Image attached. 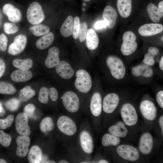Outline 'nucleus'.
Instances as JSON below:
<instances>
[{"instance_id":"nucleus-22","label":"nucleus","mask_w":163,"mask_h":163,"mask_svg":"<svg viewBox=\"0 0 163 163\" xmlns=\"http://www.w3.org/2000/svg\"><path fill=\"white\" fill-rule=\"evenodd\" d=\"M59 49L56 47H52L49 50L48 55L45 62L46 67L49 68H53L59 63Z\"/></svg>"},{"instance_id":"nucleus-13","label":"nucleus","mask_w":163,"mask_h":163,"mask_svg":"<svg viewBox=\"0 0 163 163\" xmlns=\"http://www.w3.org/2000/svg\"><path fill=\"white\" fill-rule=\"evenodd\" d=\"M119 102V97L116 93H111L107 94L103 100V111L107 113H112L116 109Z\"/></svg>"},{"instance_id":"nucleus-36","label":"nucleus","mask_w":163,"mask_h":163,"mask_svg":"<svg viewBox=\"0 0 163 163\" xmlns=\"http://www.w3.org/2000/svg\"><path fill=\"white\" fill-rule=\"evenodd\" d=\"M54 127V124L53 120L51 118L49 117H46L43 118L40 124V129L43 133L52 131Z\"/></svg>"},{"instance_id":"nucleus-57","label":"nucleus","mask_w":163,"mask_h":163,"mask_svg":"<svg viewBox=\"0 0 163 163\" xmlns=\"http://www.w3.org/2000/svg\"><path fill=\"white\" fill-rule=\"evenodd\" d=\"M59 163H69V162L65 160H61L59 161Z\"/></svg>"},{"instance_id":"nucleus-48","label":"nucleus","mask_w":163,"mask_h":163,"mask_svg":"<svg viewBox=\"0 0 163 163\" xmlns=\"http://www.w3.org/2000/svg\"><path fill=\"white\" fill-rule=\"evenodd\" d=\"M156 101L160 107L163 108V91H159L156 96Z\"/></svg>"},{"instance_id":"nucleus-5","label":"nucleus","mask_w":163,"mask_h":163,"mask_svg":"<svg viewBox=\"0 0 163 163\" xmlns=\"http://www.w3.org/2000/svg\"><path fill=\"white\" fill-rule=\"evenodd\" d=\"M76 79L75 85L79 92L87 93L91 89L92 85V81L89 74L83 69H80L76 73Z\"/></svg>"},{"instance_id":"nucleus-29","label":"nucleus","mask_w":163,"mask_h":163,"mask_svg":"<svg viewBox=\"0 0 163 163\" xmlns=\"http://www.w3.org/2000/svg\"><path fill=\"white\" fill-rule=\"evenodd\" d=\"M74 20L72 16H69L62 24L60 28V32L64 37H68L72 34Z\"/></svg>"},{"instance_id":"nucleus-37","label":"nucleus","mask_w":163,"mask_h":163,"mask_svg":"<svg viewBox=\"0 0 163 163\" xmlns=\"http://www.w3.org/2000/svg\"><path fill=\"white\" fill-rule=\"evenodd\" d=\"M16 91L15 88L11 84L7 82L0 81V94H13Z\"/></svg>"},{"instance_id":"nucleus-61","label":"nucleus","mask_w":163,"mask_h":163,"mask_svg":"<svg viewBox=\"0 0 163 163\" xmlns=\"http://www.w3.org/2000/svg\"><path fill=\"white\" fill-rule=\"evenodd\" d=\"M81 163H88V162L86 161H83V162H81Z\"/></svg>"},{"instance_id":"nucleus-12","label":"nucleus","mask_w":163,"mask_h":163,"mask_svg":"<svg viewBox=\"0 0 163 163\" xmlns=\"http://www.w3.org/2000/svg\"><path fill=\"white\" fill-rule=\"evenodd\" d=\"M15 128L20 135L29 136L30 134L28 117L24 113H19L17 115L15 119Z\"/></svg>"},{"instance_id":"nucleus-49","label":"nucleus","mask_w":163,"mask_h":163,"mask_svg":"<svg viewBox=\"0 0 163 163\" xmlns=\"http://www.w3.org/2000/svg\"><path fill=\"white\" fill-rule=\"evenodd\" d=\"M107 26L106 22L104 20L97 21L95 24L94 27L96 29H101L105 28Z\"/></svg>"},{"instance_id":"nucleus-6","label":"nucleus","mask_w":163,"mask_h":163,"mask_svg":"<svg viewBox=\"0 0 163 163\" xmlns=\"http://www.w3.org/2000/svg\"><path fill=\"white\" fill-rule=\"evenodd\" d=\"M117 153L122 159L125 160L135 161L140 158L139 150L133 146L128 144H121L116 149Z\"/></svg>"},{"instance_id":"nucleus-47","label":"nucleus","mask_w":163,"mask_h":163,"mask_svg":"<svg viewBox=\"0 0 163 163\" xmlns=\"http://www.w3.org/2000/svg\"><path fill=\"white\" fill-rule=\"evenodd\" d=\"M48 89L49 95L51 100L53 101H56L58 98V93L56 89L52 87Z\"/></svg>"},{"instance_id":"nucleus-41","label":"nucleus","mask_w":163,"mask_h":163,"mask_svg":"<svg viewBox=\"0 0 163 163\" xmlns=\"http://www.w3.org/2000/svg\"><path fill=\"white\" fill-rule=\"evenodd\" d=\"M3 29L7 34H12L17 32L18 27L14 23L5 22L3 24Z\"/></svg>"},{"instance_id":"nucleus-16","label":"nucleus","mask_w":163,"mask_h":163,"mask_svg":"<svg viewBox=\"0 0 163 163\" xmlns=\"http://www.w3.org/2000/svg\"><path fill=\"white\" fill-rule=\"evenodd\" d=\"M30 142V139L28 136L21 135L17 137L16 142L17 147L16 154L18 156L24 157L26 155Z\"/></svg>"},{"instance_id":"nucleus-39","label":"nucleus","mask_w":163,"mask_h":163,"mask_svg":"<svg viewBox=\"0 0 163 163\" xmlns=\"http://www.w3.org/2000/svg\"><path fill=\"white\" fill-rule=\"evenodd\" d=\"M49 89L46 87L41 88L39 91L38 100L41 103L46 104L49 100Z\"/></svg>"},{"instance_id":"nucleus-25","label":"nucleus","mask_w":163,"mask_h":163,"mask_svg":"<svg viewBox=\"0 0 163 163\" xmlns=\"http://www.w3.org/2000/svg\"><path fill=\"white\" fill-rule=\"evenodd\" d=\"M32 72L28 70H23L20 69L13 72L11 75L12 80L15 82H24L29 80L32 78Z\"/></svg>"},{"instance_id":"nucleus-10","label":"nucleus","mask_w":163,"mask_h":163,"mask_svg":"<svg viewBox=\"0 0 163 163\" xmlns=\"http://www.w3.org/2000/svg\"><path fill=\"white\" fill-rule=\"evenodd\" d=\"M154 141L152 135L147 132L143 133L139 141V151L143 155H148L151 153L153 148Z\"/></svg>"},{"instance_id":"nucleus-43","label":"nucleus","mask_w":163,"mask_h":163,"mask_svg":"<svg viewBox=\"0 0 163 163\" xmlns=\"http://www.w3.org/2000/svg\"><path fill=\"white\" fill-rule=\"evenodd\" d=\"M88 30L87 25L85 22L80 23L78 36L80 42H83L85 40Z\"/></svg>"},{"instance_id":"nucleus-2","label":"nucleus","mask_w":163,"mask_h":163,"mask_svg":"<svg viewBox=\"0 0 163 163\" xmlns=\"http://www.w3.org/2000/svg\"><path fill=\"white\" fill-rule=\"evenodd\" d=\"M27 17L30 24L35 25L40 24L45 19V14L41 4L37 1L32 2L27 11Z\"/></svg>"},{"instance_id":"nucleus-52","label":"nucleus","mask_w":163,"mask_h":163,"mask_svg":"<svg viewBox=\"0 0 163 163\" xmlns=\"http://www.w3.org/2000/svg\"><path fill=\"white\" fill-rule=\"evenodd\" d=\"M5 113V109L2 107V103L0 102V117L3 116Z\"/></svg>"},{"instance_id":"nucleus-33","label":"nucleus","mask_w":163,"mask_h":163,"mask_svg":"<svg viewBox=\"0 0 163 163\" xmlns=\"http://www.w3.org/2000/svg\"><path fill=\"white\" fill-rule=\"evenodd\" d=\"M13 65L15 67L23 70H28L32 67L33 62L30 58L25 59H16L12 62Z\"/></svg>"},{"instance_id":"nucleus-53","label":"nucleus","mask_w":163,"mask_h":163,"mask_svg":"<svg viewBox=\"0 0 163 163\" xmlns=\"http://www.w3.org/2000/svg\"><path fill=\"white\" fill-rule=\"evenodd\" d=\"M160 68L162 71L163 70V56H162L159 62V64Z\"/></svg>"},{"instance_id":"nucleus-59","label":"nucleus","mask_w":163,"mask_h":163,"mask_svg":"<svg viewBox=\"0 0 163 163\" xmlns=\"http://www.w3.org/2000/svg\"><path fill=\"white\" fill-rule=\"evenodd\" d=\"M46 163H55L56 162L53 160H48L46 161Z\"/></svg>"},{"instance_id":"nucleus-35","label":"nucleus","mask_w":163,"mask_h":163,"mask_svg":"<svg viewBox=\"0 0 163 163\" xmlns=\"http://www.w3.org/2000/svg\"><path fill=\"white\" fill-rule=\"evenodd\" d=\"M29 30L34 36L39 37L49 33L50 28L47 25L38 24L30 27Z\"/></svg>"},{"instance_id":"nucleus-31","label":"nucleus","mask_w":163,"mask_h":163,"mask_svg":"<svg viewBox=\"0 0 163 163\" xmlns=\"http://www.w3.org/2000/svg\"><path fill=\"white\" fill-rule=\"evenodd\" d=\"M159 53V49L157 48L154 46L149 47L148 53L144 55L143 62L150 66L154 65L155 64L154 57L158 55Z\"/></svg>"},{"instance_id":"nucleus-40","label":"nucleus","mask_w":163,"mask_h":163,"mask_svg":"<svg viewBox=\"0 0 163 163\" xmlns=\"http://www.w3.org/2000/svg\"><path fill=\"white\" fill-rule=\"evenodd\" d=\"M11 137L8 134L0 130V144L5 147H8L10 145Z\"/></svg>"},{"instance_id":"nucleus-4","label":"nucleus","mask_w":163,"mask_h":163,"mask_svg":"<svg viewBox=\"0 0 163 163\" xmlns=\"http://www.w3.org/2000/svg\"><path fill=\"white\" fill-rule=\"evenodd\" d=\"M122 40L120 51L123 55L129 56L136 51L138 44L136 37L133 32L130 31L125 32L123 35Z\"/></svg>"},{"instance_id":"nucleus-17","label":"nucleus","mask_w":163,"mask_h":163,"mask_svg":"<svg viewBox=\"0 0 163 163\" xmlns=\"http://www.w3.org/2000/svg\"><path fill=\"white\" fill-rule=\"evenodd\" d=\"M81 146L83 151L86 153L91 154L94 150V143L92 137L87 131H82L80 135Z\"/></svg>"},{"instance_id":"nucleus-7","label":"nucleus","mask_w":163,"mask_h":163,"mask_svg":"<svg viewBox=\"0 0 163 163\" xmlns=\"http://www.w3.org/2000/svg\"><path fill=\"white\" fill-rule=\"evenodd\" d=\"M57 125L59 130L67 136H72L77 131V126L75 122L66 116H62L59 117L57 121Z\"/></svg>"},{"instance_id":"nucleus-15","label":"nucleus","mask_w":163,"mask_h":163,"mask_svg":"<svg viewBox=\"0 0 163 163\" xmlns=\"http://www.w3.org/2000/svg\"><path fill=\"white\" fill-rule=\"evenodd\" d=\"M163 30V25L157 23L147 24L142 25L138 29L142 36L149 37L161 33Z\"/></svg>"},{"instance_id":"nucleus-24","label":"nucleus","mask_w":163,"mask_h":163,"mask_svg":"<svg viewBox=\"0 0 163 163\" xmlns=\"http://www.w3.org/2000/svg\"><path fill=\"white\" fill-rule=\"evenodd\" d=\"M117 6L120 15L123 18H127L132 12V0H117Z\"/></svg>"},{"instance_id":"nucleus-32","label":"nucleus","mask_w":163,"mask_h":163,"mask_svg":"<svg viewBox=\"0 0 163 163\" xmlns=\"http://www.w3.org/2000/svg\"><path fill=\"white\" fill-rule=\"evenodd\" d=\"M120 138L110 133H107L104 134L101 139L102 144L104 147L118 145L120 144Z\"/></svg>"},{"instance_id":"nucleus-14","label":"nucleus","mask_w":163,"mask_h":163,"mask_svg":"<svg viewBox=\"0 0 163 163\" xmlns=\"http://www.w3.org/2000/svg\"><path fill=\"white\" fill-rule=\"evenodd\" d=\"M2 11L11 22L17 23L20 22L22 18V14L19 9L13 4L7 3L2 7Z\"/></svg>"},{"instance_id":"nucleus-3","label":"nucleus","mask_w":163,"mask_h":163,"mask_svg":"<svg viewBox=\"0 0 163 163\" xmlns=\"http://www.w3.org/2000/svg\"><path fill=\"white\" fill-rule=\"evenodd\" d=\"M120 114L122 121L126 126H133L137 123L138 114L135 108L131 104H124L121 107Z\"/></svg>"},{"instance_id":"nucleus-46","label":"nucleus","mask_w":163,"mask_h":163,"mask_svg":"<svg viewBox=\"0 0 163 163\" xmlns=\"http://www.w3.org/2000/svg\"><path fill=\"white\" fill-rule=\"evenodd\" d=\"M8 40L6 36L4 33L0 34V50L4 52L7 48Z\"/></svg>"},{"instance_id":"nucleus-20","label":"nucleus","mask_w":163,"mask_h":163,"mask_svg":"<svg viewBox=\"0 0 163 163\" xmlns=\"http://www.w3.org/2000/svg\"><path fill=\"white\" fill-rule=\"evenodd\" d=\"M108 131L109 133L119 138L126 137L128 133L126 125L122 121H119L111 126Z\"/></svg>"},{"instance_id":"nucleus-19","label":"nucleus","mask_w":163,"mask_h":163,"mask_svg":"<svg viewBox=\"0 0 163 163\" xmlns=\"http://www.w3.org/2000/svg\"><path fill=\"white\" fill-rule=\"evenodd\" d=\"M56 70L62 78L65 79L70 78L74 75L73 69L68 62L62 61L56 66Z\"/></svg>"},{"instance_id":"nucleus-58","label":"nucleus","mask_w":163,"mask_h":163,"mask_svg":"<svg viewBox=\"0 0 163 163\" xmlns=\"http://www.w3.org/2000/svg\"><path fill=\"white\" fill-rule=\"evenodd\" d=\"M7 163V162L4 159L2 158H0V163Z\"/></svg>"},{"instance_id":"nucleus-8","label":"nucleus","mask_w":163,"mask_h":163,"mask_svg":"<svg viewBox=\"0 0 163 163\" xmlns=\"http://www.w3.org/2000/svg\"><path fill=\"white\" fill-rule=\"evenodd\" d=\"M61 98L63 106L68 111L74 113L78 110L79 100L75 93L72 91L66 92Z\"/></svg>"},{"instance_id":"nucleus-27","label":"nucleus","mask_w":163,"mask_h":163,"mask_svg":"<svg viewBox=\"0 0 163 163\" xmlns=\"http://www.w3.org/2000/svg\"><path fill=\"white\" fill-rule=\"evenodd\" d=\"M86 45L89 50H93L97 48L99 43L98 36L92 28L88 30L86 37Z\"/></svg>"},{"instance_id":"nucleus-44","label":"nucleus","mask_w":163,"mask_h":163,"mask_svg":"<svg viewBox=\"0 0 163 163\" xmlns=\"http://www.w3.org/2000/svg\"><path fill=\"white\" fill-rule=\"evenodd\" d=\"M80 24V20L79 17L78 16L75 17L74 20V24L72 34L73 37L75 39H77L78 37Z\"/></svg>"},{"instance_id":"nucleus-54","label":"nucleus","mask_w":163,"mask_h":163,"mask_svg":"<svg viewBox=\"0 0 163 163\" xmlns=\"http://www.w3.org/2000/svg\"><path fill=\"white\" fill-rule=\"evenodd\" d=\"M161 11L163 12V1H160L158 3V7Z\"/></svg>"},{"instance_id":"nucleus-38","label":"nucleus","mask_w":163,"mask_h":163,"mask_svg":"<svg viewBox=\"0 0 163 163\" xmlns=\"http://www.w3.org/2000/svg\"><path fill=\"white\" fill-rule=\"evenodd\" d=\"M20 101L19 99L12 98L5 102V105L6 108L11 111H14L18 108L20 105Z\"/></svg>"},{"instance_id":"nucleus-26","label":"nucleus","mask_w":163,"mask_h":163,"mask_svg":"<svg viewBox=\"0 0 163 163\" xmlns=\"http://www.w3.org/2000/svg\"><path fill=\"white\" fill-rule=\"evenodd\" d=\"M147 10L150 20L155 23L158 22L163 17V12L152 3L148 5Z\"/></svg>"},{"instance_id":"nucleus-51","label":"nucleus","mask_w":163,"mask_h":163,"mask_svg":"<svg viewBox=\"0 0 163 163\" xmlns=\"http://www.w3.org/2000/svg\"><path fill=\"white\" fill-rule=\"evenodd\" d=\"M158 124L161 128V133L163 135V116L161 115L158 119Z\"/></svg>"},{"instance_id":"nucleus-18","label":"nucleus","mask_w":163,"mask_h":163,"mask_svg":"<svg viewBox=\"0 0 163 163\" xmlns=\"http://www.w3.org/2000/svg\"><path fill=\"white\" fill-rule=\"evenodd\" d=\"M102 15L108 28H113L116 24L118 17L117 13L115 9L110 6H107L104 10Z\"/></svg>"},{"instance_id":"nucleus-21","label":"nucleus","mask_w":163,"mask_h":163,"mask_svg":"<svg viewBox=\"0 0 163 163\" xmlns=\"http://www.w3.org/2000/svg\"><path fill=\"white\" fill-rule=\"evenodd\" d=\"M102 109L101 97L100 93L96 92L93 94L90 104V109L92 114L97 117L101 113Z\"/></svg>"},{"instance_id":"nucleus-1","label":"nucleus","mask_w":163,"mask_h":163,"mask_svg":"<svg viewBox=\"0 0 163 163\" xmlns=\"http://www.w3.org/2000/svg\"><path fill=\"white\" fill-rule=\"evenodd\" d=\"M106 63L111 73L115 78L120 79L124 76L126 68L122 60L114 55L108 56L106 59Z\"/></svg>"},{"instance_id":"nucleus-34","label":"nucleus","mask_w":163,"mask_h":163,"mask_svg":"<svg viewBox=\"0 0 163 163\" xmlns=\"http://www.w3.org/2000/svg\"><path fill=\"white\" fill-rule=\"evenodd\" d=\"M35 94V91L29 86H27L21 89L19 94V100L20 102L28 101Z\"/></svg>"},{"instance_id":"nucleus-42","label":"nucleus","mask_w":163,"mask_h":163,"mask_svg":"<svg viewBox=\"0 0 163 163\" xmlns=\"http://www.w3.org/2000/svg\"><path fill=\"white\" fill-rule=\"evenodd\" d=\"M14 119L13 115L8 116L5 119H0V129H5L11 126Z\"/></svg>"},{"instance_id":"nucleus-30","label":"nucleus","mask_w":163,"mask_h":163,"mask_svg":"<svg viewBox=\"0 0 163 163\" xmlns=\"http://www.w3.org/2000/svg\"><path fill=\"white\" fill-rule=\"evenodd\" d=\"M42 158V154L40 148L37 145L31 147L28 155V159L29 163H40Z\"/></svg>"},{"instance_id":"nucleus-9","label":"nucleus","mask_w":163,"mask_h":163,"mask_svg":"<svg viewBox=\"0 0 163 163\" xmlns=\"http://www.w3.org/2000/svg\"><path fill=\"white\" fill-rule=\"evenodd\" d=\"M140 113L146 120L153 121L156 119L157 114V108L155 104L149 100L142 101L139 105Z\"/></svg>"},{"instance_id":"nucleus-60","label":"nucleus","mask_w":163,"mask_h":163,"mask_svg":"<svg viewBox=\"0 0 163 163\" xmlns=\"http://www.w3.org/2000/svg\"><path fill=\"white\" fill-rule=\"evenodd\" d=\"M84 2H88L90 0H83Z\"/></svg>"},{"instance_id":"nucleus-28","label":"nucleus","mask_w":163,"mask_h":163,"mask_svg":"<svg viewBox=\"0 0 163 163\" xmlns=\"http://www.w3.org/2000/svg\"><path fill=\"white\" fill-rule=\"evenodd\" d=\"M54 39L53 34L52 32H49L37 40L36 43V47L40 50H44L51 45Z\"/></svg>"},{"instance_id":"nucleus-50","label":"nucleus","mask_w":163,"mask_h":163,"mask_svg":"<svg viewBox=\"0 0 163 163\" xmlns=\"http://www.w3.org/2000/svg\"><path fill=\"white\" fill-rule=\"evenodd\" d=\"M6 66L4 61L0 58V78L4 75L5 70Z\"/></svg>"},{"instance_id":"nucleus-56","label":"nucleus","mask_w":163,"mask_h":163,"mask_svg":"<svg viewBox=\"0 0 163 163\" xmlns=\"http://www.w3.org/2000/svg\"><path fill=\"white\" fill-rule=\"evenodd\" d=\"M98 163H108L109 162L106 160L101 159L98 161Z\"/></svg>"},{"instance_id":"nucleus-55","label":"nucleus","mask_w":163,"mask_h":163,"mask_svg":"<svg viewBox=\"0 0 163 163\" xmlns=\"http://www.w3.org/2000/svg\"><path fill=\"white\" fill-rule=\"evenodd\" d=\"M2 18H3V17H2V12L0 9V27H1L2 25Z\"/></svg>"},{"instance_id":"nucleus-45","label":"nucleus","mask_w":163,"mask_h":163,"mask_svg":"<svg viewBox=\"0 0 163 163\" xmlns=\"http://www.w3.org/2000/svg\"><path fill=\"white\" fill-rule=\"evenodd\" d=\"M35 109V106L33 104H29L24 107V113L30 118H35L34 113Z\"/></svg>"},{"instance_id":"nucleus-23","label":"nucleus","mask_w":163,"mask_h":163,"mask_svg":"<svg viewBox=\"0 0 163 163\" xmlns=\"http://www.w3.org/2000/svg\"><path fill=\"white\" fill-rule=\"evenodd\" d=\"M132 73L134 76H142L146 78L151 77L153 74V70L150 66L144 63L133 67Z\"/></svg>"},{"instance_id":"nucleus-11","label":"nucleus","mask_w":163,"mask_h":163,"mask_svg":"<svg viewBox=\"0 0 163 163\" xmlns=\"http://www.w3.org/2000/svg\"><path fill=\"white\" fill-rule=\"evenodd\" d=\"M27 42V38L23 34H20L14 38L13 42L8 47V52L12 55L19 54L24 50Z\"/></svg>"}]
</instances>
